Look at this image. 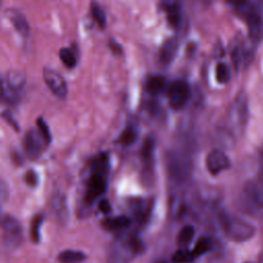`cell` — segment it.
Returning a JSON list of instances; mask_svg holds the SVG:
<instances>
[{
  "label": "cell",
  "mask_w": 263,
  "mask_h": 263,
  "mask_svg": "<svg viewBox=\"0 0 263 263\" xmlns=\"http://www.w3.org/2000/svg\"><path fill=\"white\" fill-rule=\"evenodd\" d=\"M215 73L219 83H227L230 79V71L225 63H218L215 69Z\"/></svg>",
  "instance_id": "cell-24"
},
{
  "label": "cell",
  "mask_w": 263,
  "mask_h": 263,
  "mask_svg": "<svg viewBox=\"0 0 263 263\" xmlns=\"http://www.w3.org/2000/svg\"><path fill=\"white\" fill-rule=\"evenodd\" d=\"M110 171V161L107 154L99 155L92 164L91 174L88 178L87 190L85 194L86 203H92L101 196L107 187V177Z\"/></svg>",
  "instance_id": "cell-1"
},
{
  "label": "cell",
  "mask_w": 263,
  "mask_h": 263,
  "mask_svg": "<svg viewBox=\"0 0 263 263\" xmlns=\"http://www.w3.org/2000/svg\"><path fill=\"white\" fill-rule=\"evenodd\" d=\"M43 144L45 143L38 130L31 129L27 133L24 141V148L30 158L35 159L39 157L43 149Z\"/></svg>",
  "instance_id": "cell-10"
},
{
  "label": "cell",
  "mask_w": 263,
  "mask_h": 263,
  "mask_svg": "<svg viewBox=\"0 0 263 263\" xmlns=\"http://www.w3.org/2000/svg\"><path fill=\"white\" fill-rule=\"evenodd\" d=\"M240 204L251 214L263 212V185L260 181H249L240 192Z\"/></svg>",
  "instance_id": "cell-4"
},
{
  "label": "cell",
  "mask_w": 263,
  "mask_h": 263,
  "mask_svg": "<svg viewBox=\"0 0 263 263\" xmlns=\"http://www.w3.org/2000/svg\"><path fill=\"white\" fill-rule=\"evenodd\" d=\"M195 257L193 256L192 252L186 249H180L174 253L172 256V260L175 263H189L192 262Z\"/></svg>",
  "instance_id": "cell-25"
},
{
  "label": "cell",
  "mask_w": 263,
  "mask_h": 263,
  "mask_svg": "<svg viewBox=\"0 0 263 263\" xmlns=\"http://www.w3.org/2000/svg\"><path fill=\"white\" fill-rule=\"evenodd\" d=\"M99 210L103 214H109L111 212V204H110V202L107 199H105V198L101 199L100 202H99Z\"/></svg>",
  "instance_id": "cell-32"
},
{
  "label": "cell",
  "mask_w": 263,
  "mask_h": 263,
  "mask_svg": "<svg viewBox=\"0 0 263 263\" xmlns=\"http://www.w3.org/2000/svg\"><path fill=\"white\" fill-rule=\"evenodd\" d=\"M26 84V76L18 70H9L5 76V85L14 92L21 90Z\"/></svg>",
  "instance_id": "cell-16"
},
{
  "label": "cell",
  "mask_w": 263,
  "mask_h": 263,
  "mask_svg": "<svg viewBox=\"0 0 263 263\" xmlns=\"http://www.w3.org/2000/svg\"><path fill=\"white\" fill-rule=\"evenodd\" d=\"M43 79L51 92L60 99H64L68 93V87L65 79L55 70L51 68L43 69Z\"/></svg>",
  "instance_id": "cell-8"
},
{
  "label": "cell",
  "mask_w": 263,
  "mask_h": 263,
  "mask_svg": "<svg viewBox=\"0 0 263 263\" xmlns=\"http://www.w3.org/2000/svg\"><path fill=\"white\" fill-rule=\"evenodd\" d=\"M137 139V132L133 127H126L121 135L119 136V143L123 146H129L132 145Z\"/></svg>",
  "instance_id": "cell-26"
},
{
  "label": "cell",
  "mask_w": 263,
  "mask_h": 263,
  "mask_svg": "<svg viewBox=\"0 0 263 263\" xmlns=\"http://www.w3.org/2000/svg\"><path fill=\"white\" fill-rule=\"evenodd\" d=\"M37 127H38V132H39L40 136L42 137L44 143L49 144L51 141V135H50V132H49V128H48L46 122L42 118L37 119Z\"/></svg>",
  "instance_id": "cell-29"
},
{
  "label": "cell",
  "mask_w": 263,
  "mask_h": 263,
  "mask_svg": "<svg viewBox=\"0 0 263 263\" xmlns=\"http://www.w3.org/2000/svg\"><path fill=\"white\" fill-rule=\"evenodd\" d=\"M2 116H3V118H5V120H6L7 122H9V124H11L12 127H14L16 130L18 129V126H17V124H16V121L13 119L12 115H10L8 112H4V113L2 114Z\"/></svg>",
  "instance_id": "cell-33"
},
{
  "label": "cell",
  "mask_w": 263,
  "mask_h": 263,
  "mask_svg": "<svg viewBox=\"0 0 263 263\" xmlns=\"http://www.w3.org/2000/svg\"><path fill=\"white\" fill-rule=\"evenodd\" d=\"M234 10L248 26L249 37L253 43H258L263 39V18L257 8L249 2L233 3Z\"/></svg>",
  "instance_id": "cell-3"
},
{
  "label": "cell",
  "mask_w": 263,
  "mask_h": 263,
  "mask_svg": "<svg viewBox=\"0 0 263 263\" xmlns=\"http://www.w3.org/2000/svg\"><path fill=\"white\" fill-rule=\"evenodd\" d=\"M25 180H26V182H27V184H28L29 186H31V187H35V186L37 185V183H38V177H37V174H36L34 171L30 170V171H28V172H27L26 177H25Z\"/></svg>",
  "instance_id": "cell-31"
},
{
  "label": "cell",
  "mask_w": 263,
  "mask_h": 263,
  "mask_svg": "<svg viewBox=\"0 0 263 263\" xmlns=\"http://www.w3.org/2000/svg\"><path fill=\"white\" fill-rule=\"evenodd\" d=\"M43 221L42 215H36L31 222V238L34 242H38L40 238V227Z\"/></svg>",
  "instance_id": "cell-27"
},
{
  "label": "cell",
  "mask_w": 263,
  "mask_h": 263,
  "mask_svg": "<svg viewBox=\"0 0 263 263\" xmlns=\"http://www.w3.org/2000/svg\"><path fill=\"white\" fill-rule=\"evenodd\" d=\"M230 54H231L232 62H233V65L235 67V69L239 68V66L241 65L242 62L245 63L246 44L239 36H236V38L231 41Z\"/></svg>",
  "instance_id": "cell-15"
},
{
  "label": "cell",
  "mask_w": 263,
  "mask_h": 263,
  "mask_svg": "<svg viewBox=\"0 0 263 263\" xmlns=\"http://www.w3.org/2000/svg\"><path fill=\"white\" fill-rule=\"evenodd\" d=\"M91 14L97 24L101 28H105L106 26V14L103 8L98 3H91Z\"/></svg>",
  "instance_id": "cell-28"
},
{
  "label": "cell",
  "mask_w": 263,
  "mask_h": 263,
  "mask_svg": "<svg viewBox=\"0 0 263 263\" xmlns=\"http://www.w3.org/2000/svg\"><path fill=\"white\" fill-rule=\"evenodd\" d=\"M166 86V80L164 77L160 75L150 76L146 81V90L148 93L152 96H156L161 93Z\"/></svg>",
  "instance_id": "cell-17"
},
{
  "label": "cell",
  "mask_w": 263,
  "mask_h": 263,
  "mask_svg": "<svg viewBox=\"0 0 263 263\" xmlns=\"http://www.w3.org/2000/svg\"><path fill=\"white\" fill-rule=\"evenodd\" d=\"M170 105L174 109H181L187 103L190 97V88L186 81L177 80L170 84L167 88Z\"/></svg>",
  "instance_id": "cell-7"
},
{
  "label": "cell",
  "mask_w": 263,
  "mask_h": 263,
  "mask_svg": "<svg viewBox=\"0 0 263 263\" xmlns=\"http://www.w3.org/2000/svg\"><path fill=\"white\" fill-rule=\"evenodd\" d=\"M51 210L55 218L65 223L69 218V209L66 196L63 193H55L51 198Z\"/></svg>",
  "instance_id": "cell-11"
},
{
  "label": "cell",
  "mask_w": 263,
  "mask_h": 263,
  "mask_svg": "<svg viewBox=\"0 0 263 263\" xmlns=\"http://www.w3.org/2000/svg\"><path fill=\"white\" fill-rule=\"evenodd\" d=\"M7 17L13 25L14 29L24 37H27L30 33V26L26 18V16L18 10L14 8H10L6 11Z\"/></svg>",
  "instance_id": "cell-12"
},
{
  "label": "cell",
  "mask_w": 263,
  "mask_h": 263,
  "mask_svg": "<svg viewBox=\"0 0 263 263\" xmlns=\"http://www.w3.org/2000/svg\"><path fill=\"white\" fill-rule=\"evenodd\" d=\"M110 47H111V49H112L113 51H115V52H117V53H120V52H121V46H120L118 43H116L115 41H111V42H110Z\"/></svg>",
  "instance_id": "cell-34"
},
{
  "label": "cell",
  "mask_w": 263,
  "mask_h": 263,
  "mask_svg": "<svg viewBox=\"0 0 263 263\" xmlns=\"http://www.w3.org/2000/svg\"><path fill=\"white\" fill-rule=\"evenodd\" d=\"M60 59L68 68H74L77 64V59L75 53L71 48H68V47L61 48Z\"/></svg>",
  "instance_id": "cell-22"
},
{
  "label": "cell",
  "mask_w": 263,
  "mask_h": 263,
  "mask_svg": "<svg viewBox=\"0 0 263 263\" xmlns=\"http://www.w3.org/2000/svg\"><path fill=\"white\" fill-rule=\"evenodd\" d=\"M259 181L261 182V184L263 185V171H262V173H261V176H260V179H259Z\"/></svg>",
  "instance_id": "cell-36"
},
{
  "label": "cell",
  "mask_w": 263,
  "mask_h": 263,
  "mask_svg": "<svg viewBox=\"0 0 263 263\" xmlns=\"http://www.w3.org/2000/svg\"><path fill=\"white\" fill-rule=\"evenodd\" d=\"M171 173L176 179H184L189 173V161L181 155L174 154L171 156L170 161Z\"/></svg>",
  "instance_id": "cell-13"
},
{
  "label": "cell",
  "mask_w": 263,
  "mask_h": 263,
  "mask_svg": "<svg viewBox=\"0 0 263 263\" xmlns=\"http://www.w3.org/2000/svg\"><path fill=\"white\" fill-rule=\"evenodd\" d=\"M164 10L166 11L168 23L173 27H178L181 23V12L179 5L177 3H166L164 4Z\"/></svg>",
  "instance_id": "cell-19"
},
{
  "label": "cell",
  "mask_w": 263,
  "mask_h": 263,
  "mask_svg": "<svg viewBox=\"0 0 263 263\" xmlns=\"http://www.w3.org/2000/svg\"><path fill=\"white\" fill-rule=\"evenodd\" d=\"M129 223H130V220L126 216H117V217H114V218L106 219L104 221L103 225L107 229L115 230V229L125 228L129 225Z\"/></svg>",
  "instance_id": "cell-20"
},
{
  "label": "cell",
  "mask_w": 263,
  "mask_h": 263,
  "mask_svg": "<svg viewBox=\"0 0 263 263\" xmlns=\"http://www.w3.org/2000/svg\"><path fill=\"white\" fill-rule=\"evenodd\" d=\"M219 222L223 232L230 240L242 242L252 238L255 234V227L251 223L232 214L221 212Z\"/></svg>",
  "instance_id": "cell-2"
},
{
  "label": "cell",
  "mask_w": 263,
  "mask_h": 263,
  "mask_svg": "<svg viewBox=\"0 0 263 263\" xmlns=\"http://www.w3.org/2000/svg\"><path fill=\"white\" fill-rule=\"evenodd\" d=\"M85 259L86 256L84 253L75 250H65L58 257L60 263H82Z\"/></svg>",
  "instance_id": "cell-18"
},
{
  "label": "cell",
  "mask_w": 263,
  "mask_h": 263,
  "mask_svg": "<svg viewBox=\"0 0 263 263\" xmlns=\"http://www.w3.org/2000/svg\"><path fill=\"white\" fill-rule=\"evenodd\" d=\"M248 98L243 92L236 96L230 106L228 114V125L232 133H242L248 122Z\"/></svg>",
  "instance_id": "cell-5"
},
{
  "label": "cell",
  "mask_w": 263,
  "mask_h": 263,
  "mask_svg": "<svg viewBox=\"0 0 263 263\" xmlns=\"http://www.w3.org/2000/svg\"><path fill=\"white\" fill-rule=\"evenodd\" d=\"M205 165L212 175H218L230 167V160L225 152L220 149H214L208 154Z\"/></svg>",
  "instance_id": "cell-9"
},
{
  "label": "cell",
  "mask_w": 263,
  "mask_h": 263,
  "mask_svg": "<svg viewBox=\"0 0 263 263\" xmlns=\"http://www.w3.org/2000/svg\"><path fill=\"white\" fill-rule=\"evenodd\" d=\"M177 50H178V42H177V40L174 39V38L167 39L161 45V47L159 49V54H158L159 62L163 66L170 65L172 63V61L174 60V58L176 57Z\"/></svg>",
  "instance_id": "cell-14"
},
{
  "label": "cell",
  "mask_w": 263,
  "mask_h": 263,
  "mask_svg": "<svg viewBox=\"0 0 263 263\" xmlns=\"http://www.w3.org/2000/svg\"><path fill=\"white\" fill-rule=\"evenodd\" d=\"M211 248H212L211 240L208 237H200L197 240V242L195 243V246H194V248L191 252H192L193 256L196 258V257H199V256L203 255L208 251H210Z\"/></svg>",
  "instance_id": "cell-23"
},
{
  "label": "cell",
  "mask_w": 263,
  "mask_h": 263,
  "mask_svg": "<svg viewBox=\"0 0 263 263\" xmlns=\"http://www.w3.org/2000/svg\"><path fill=\"white\" fill-rule=\"evenodd\" d=\"M9 197V187L6 181L0 179V213Z\"/></svg>",
  "instance_id": "cell-30"
},
{
  "label": "cell",
  "mask_w": 263,
  "mask_h": 263,
  "mask_svg": "<svg viewBox=\"0 0 263 263\" xmlns=\"http://www.w3.org/2000/svg\"><path fill=\"white\" fill-rule=\"evenodd\" d=\"M4 90H5V83L3 82L2 78L0 77V101H3V97H4Z\"/></svg>",
  "instance_id": "cell-35"
},
{
  "label": "cell",
  "mask_w": 263,
  "mask_h": 263,
  "mask_svg": "<svg viewBox=\"0 0 263 263\" xmlns=\"http://www.w3.org/2000/svg\"><path fill=\"white\" fill-rule=\"evenodd\" d=\"M194 228L191 225H185L184 227H182V229L179 231L178 233V237L177 240L181 246H186L188 245L192 238L194 237Z\"/></svg>",
  "instance_id": "cell-21"
},
{
  "label": "cell",
  "mask_w": 263,
  "mask_h": 263,
  "mask_svg": "<svg viewBox=\"0 0 263 263\" xmlns=\"http://www.w3.org/2000/svg\"><path fill=\"white\" fill-rule=\"evenodd\" d=\"M0 228L4 242L10 248L20 246L23 239V230L20 222L10 215H0Z\"/></svg>",
  "instance_id": "cell-6"
}]
</instances>
